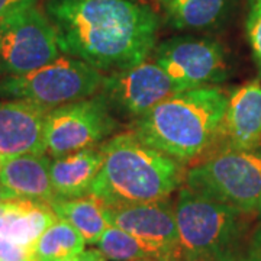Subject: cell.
<instances>
[{"mask_svg": "<svg viewBox=\"0 0 261 261\" xmlns=\"http://www.w3.org/2000/svg\"><path fill=\"white\" fill-rule=\"evenodd\" d=\"M44 13L61 53L100 73L140 64L155 48L159 16L134 0H45Z\"/></svg>", "mask_w": 261, "mask_h": 261, "instance_id": "1", "label": "cell"}, {"mask_svg": "<svg viewBox=\"0 0 261 261\" xmlns=\"http://www.w3.org/2000/svg\"><path fill=\"white\" fill-rule=\"evenodd\" d=\"M103 164L92 193L105 206H130L167 199L185 181L180 163L152 148L132 132L102 144Z\"/></svg>", "mask_w": 261, "mask_h": 261, "instance_id": "2", "label": "cell"}, {"mask_svg": "<svg viewBox=\"0 0 261 261\" xmlns=\"http://www.w3.org/2000/svg\"><path fill=\"white\" fill-rule=\"evenodd\" d=\"M228 96L218 87L178 92L130 122V132L185 164L200 159L211 147Z\"/></svg>", "mask_w": 261, "mask_h": 261, "instance_id": "3", "label": "cell"}, {"mask_svg": "<svg viewBox=\"0 0 261 261\" xmlns=\"http://www.w3.org/2000/svg\"><path fill=\"white\" fill-rule=\"evenodd\" d=\"M174 206L180 261H232L243 250L250 214L186 186L180 189Z\"/></svg>", "mask_w": 261, "mask_h": 261, "instance_id": "4", "label": "cell"}, {"mask_svg": "<svg viewBox=\"0 0 261 261\" xmlns=\"http://www.w3.org/2000/svg\"><path fill=\"white\" fill-rule=\"evenodd\" d=\"M105 74L79 58L61 54L53 63L20 75L0 79V99L25 100L47 111L92 97Z\"/></svg>", "mask_w": 261, "mask_h": 261, "instance_id": "5", "label": "cell"}, {"mask_svg": "<svg viewBox=\"0 0 261 261\" xmlns=\"http://www.w3.org/2000/svg\"><path fill=\"white\" fill-rule=\"evenodd\" d=\"M185 183L195 193L252 215L261 199V148L199 160L186 171Z\"/></svg>", "mask_w": 261, "mask_h": 261, "instance_id": "6", "label": "cell"}, {"mask_svg": "<svg viewBox=\"0 0 261 261\" xmlns=\"http://www.w3.org/2000/svg\"><path fill=\"white\" fill-rule=\"evenodd\" d=\"M61 54L56 31L35 5L0 19V74H27Z\"/></svg>", "mask_w": 261, "mask_h": 261, "instance_id": "7", "label": "cell"}, {"mask_svg": "<svg viewBox=\"0 0 261 261\" xmlns=\"http://www.w3.org/2000/svg\"><path fill=\"white\" fill-rule=\"evenodd\" d=\"M118 129V119L96 93L48 111L45 116L47 155L57 159L102 145Z\"/></svg>", "mask_w": 261, "mask_h": 261, "instance_id": "8", "label": "cell"}, {"mask_svg": "<svg viewBox=\"0 0 261 261\" xmlns=\"http://www.w3.org/2000/svg\"><path fill=\"white\" fill-rule=\"evenodd\" d=\"M152 61L185 90L214 87L228 77L224 47L211 38L178 35L152 49Z\"/></svg>", "mask_w": 261, "mask_h": 261, "instance_id": "9", "label": "cell"}, {"mask_svg": "<svg viewBox=\"0 0 261 261\" xmlns=\"http://www.w3.org/2000/svg\"><path fill=\"white\" fill-rule=\"evenodd\" d=\"M178 92L177 84L159 64L145 60L105 75L97 94L116 119L134 122Z\"/></svg>", "mask_w": 261, "mask_h": 261, "instance_id": "10", "label": "cell"}, {"mask_svg": "<svg viewBox=\"0 0 261 261\" xmlns=\"http://www.w3.org/2000/svg\"><path fill=\"white\" fill-rule=\"evenodd\" d=\"M108 224L135 237L155 261H180L176 206L170 197L130 206H105Z\"/></svg>", "mask_w": 261, "mask_h": 261, "instance_id": "11", "label": "cell"}, {"mask_svg": "<svg viewBox=\"0 0 261 261\" xmlns=\"http://www.w3.org/2000/svg\"><path fill=\"white\" fill-rule=\"evenodd\" d=\"M260 147L261 83L260 80H252L228 96L222 121L203 155L211 157L224 151H250Z\"/></svg>", "mask_w": 261, "mask_h": 261, "instance_id": "12", "label": "cell"}, {"mask_svg": "<svg viewBox=\"0 0 261 261\" xmlns=\"http://www.w3.org/2000/svg\"><path fill=\"white\" fill-rule=\"evenodd\" d=\"M47 112L25 100H0V157L47 154Z\"/></svg>", "mask_w": 261, "mask_h": 261, "instance_id": "13", "label": "cell"}, {"mask_svg": "<svg viewBox=\"0 0 261 261\" xmlns=\"http://www.w3.org/2000/svg\"><path fill=\"white\" fill-rule=\"evenodd\" d=\"M49 167L47 154L0 157V180L12 197L49 203L56 199Z\"/></svg>", "mask_w": 261, "mask_h": 261, "instance_id": "14", "label": "cell"}, {"mask_svg": "<svg viewBox=\"0 0 261 261\" xmlns=\"http://www.w3.org/2000/svg\"><path fill=\"white\" fill-rule=\"evenodd\" d=\"M57 219L47 202L13 197L0 205V238L34 252L39 237Z\"/></svg>", "mask_w": 261, "mask_h": 261, "instance_id": "15", "label": "cell"}, {"mask_svg": "<svg viewBox=\"0 0 261 261\" xmlns=\"http://www.w3.org/2000/svg\"><path fill=\"white\" fill-rule=\"evenodd\" d=\"M102 164V145L51 160L49 173L56 197L74 199L90 195Z\"/></svg>", "mask_w": 261, "mask_h": 261, "instance_id": "16", "label": "cell"}, {"mask_svg": "<svg viewBox=\"0 0 261 261\" xmlns=\"http://www.w3.org/2000/svg\"><path fill=\"white\" fill-rule=\"evenodd\" d=\"M233 0H164L168 25L177 31L205 32L224 23Z\"/></svg>", "mask_w": 261, "mask_h": 261, "instance_id": "17", "label": "cell"}, {"mask_svg": "<svg viewBox=\"0 0 261 261\" xmlns=\"http://www.w3.org/2000/svg\"><path fill=\"white\" fill-rule=\"evenodd\" d=\"M49 206L58 219L68 222L82 233L86 244L96 245L109 226L105 216V205L93 193L74 199L56 197L49 202Z\"/></svg>", "mask_w": 261, "mask_h": 261, "instance_id": "18", "label": "cell"}, {"mask_svg": "<svg viewBox=\"0 0 261 261\" xmlns=\"http://www.w3.org/2000/svg\"><path fill=\"white\" fill-rule=\"evenodd\" d=\"M86 241L75 228L63 219L42 233L34 248V261H68L84 251Z\"/></svg>", "mask_w": 261, "mask_h": 261, "instance_id": "19", "label": "cell"}, {"mask_svg": "<svg viewBox=\"0 0 261 261\" xmlns=\"http://www.w3.org/2000/svg\"><path fill=\"white\" fill-rule=\"evenodd\" d=\"M96 245L109 261L152 260L148 250L135 237L113 225L108 226Z\"/></svg>", "mask_w": 261, "mask_h": 261, "instance_id": "20", "label": "cell"}, {"mask_svg": "<svg viewBox=\"0 0 261 261\" xmlns=\"http://www.w3.org/2000/svg\"><path fill=\"white\" fill-rule=\"evenodd\" d=\"M245 31L252 54L261 68V0H248Z\"/></svg>", "mask_w": 261, "mask_h": 261, "instance_id": "21", "label": "cell"}, {"mask_svg": "<svg viewBox=\"0 0 261 261\" xmlns=\"http://www.w3.org/2000/svg\"><path fill=\"white\" fill-rule=\"evenodd\" d=\"M0 261H34V252L0 238Z\"/></svg>", "mask_w": 261, "mask_h": 261, "instance_id": "22", "label": "cell"}, {"mask_svg": "<svg viewBox=\"0 0 261 261\" xmlns=\"http://www.w3.org/2000/svg\"><path fill=\"white\" fill-rule=\"evenodd\" d=\"M232 261H261V229L254 233L251 241L244 245Z\"/></svg>", "mask_w": 261, "mask_h": 261, "instance_id": "23", "label": "cell"}, {"mask_svg": "<svg viewBox=\"0 0 261 261\" xmlns=\"http://www.w3.org/2000/svg\"><path fill=\"white\" fill-rule=\"evenodd\" d=\"M37 0H0V19L6 18L18 10L34 6Z\"/></svg>", "mask_w": 261, "mask_h": 261, "instance_id": "24", "label": "cell"}, {"mask_svg": "<svg viewBox=\"0 0 261 261\" xmlns=\"http://www.w3.org/2000/svg\"><path fill=\"white\" fill-rule=\"evenodd\" d=\"M68 261H106V258L99 250H84L83 252H80L74 258Z\"/></svg>", "mask_w": 261, "mask_h": 261, "instance_id": "25", "label": "cell"}, {"mask_svg": "<svg viewBox=\"0 0 261 261\" xmlns=\"http://www.w3.org/2000/svg\"><path fill=\"white\" fill-rule=\"evenodd\" d=\"M9 199H13V197H12V195L8 192V189L3 186V183H2V180H0V205H2L3 202L9 200Z\"/></svg>", "mask_w": 261, "mask_h": 261, "instance_id": "26", "label": "cell"}, {"mask_svg": "<svg viewBox=\"0 0 261 261\" xmlns=\"http://www.w3.org/2000/svg\"><path fill=\"white\" fill-rule=\"evenodd\" d=\"M257 214L260 215V218H261V199H260V203H258V209H257Z\"/></svg>", "mask_w": 261, "mask_h": 261, "instance_id": "27", "label": "cell"}, {"mask_svg": "<svg viewBox=\"0 0 261 261\" xmlns=\"http://www.w3.org/2000/svg\"><path fill=\"white\" fill-rule=\"evenodd\" d=\"M137 261H155V260H137Z\"/></svg>", "mask_w": 261, "mask_h": 261, "instance_id": "28", "label": "cell"}, {"mask_svg": "<svg viewBox=\"0 0 261 261\" xmlns=\"http://www.w3.org/2000/svg\"><path fill=\"white\" fill-rule=\"evenodd\" d=\"M159 2H160V3H163V2H164V0H159Z\"/></svg>", "mask_w": 261, "mask_h": 261, "instance_id": "29", "label": "cell"}]
</instances>
